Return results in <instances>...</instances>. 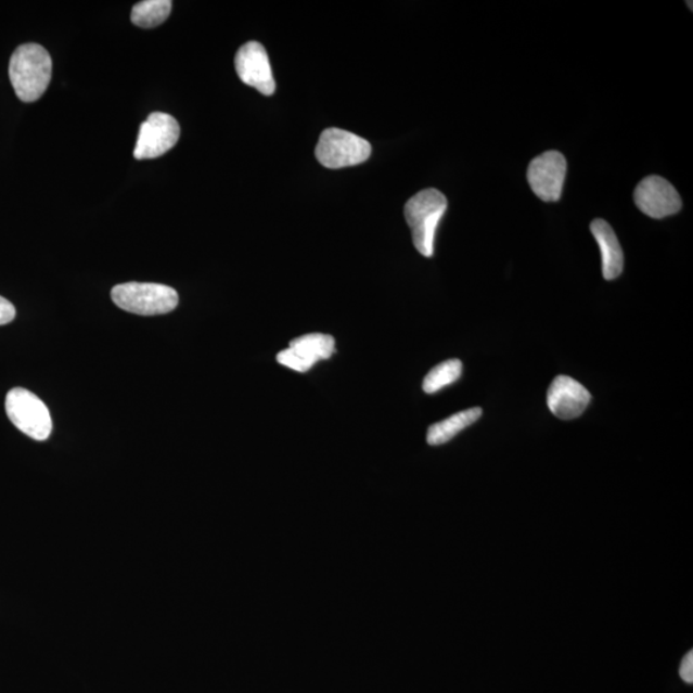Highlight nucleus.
<instances>
[{
    "mask_svg": "<svg viewBox=\"0 0 693 693\" xmlns=\"http://www.w3.org/2000/svg\"><path fill=\"white\" fill-rule=\"evenodd\" d=\"M335 352V341L328 334H306L291 342L290 348L277 357L280 365L306 373L315 363L331 359Z\"/></svg>",
    "mask_w": 693,
    "mask_h": 693,
    "instance_id": "1a4fd4ad",
    "label": "nucleus"
},
{
    "mask_svg": "<svg viewBox=\"0 0 693 693\" xmlns=\"http://www.w3.org/2000/svg\"><path fill=\"white\" fill-rule=\"evenodd\" d=\"M16 318V308L9 299L0 297V325L10 324Z\"/></svg>",
    "mask_w": 693,
    "mask_h": 693,
    "instance_id": "dca6fc26",
    "label": "nucleus"
},
{
    "mask_svg": "<svg viewBox=\"0 0 693 693\" xmlns=\"http://www.w3.org/2000/svg\"><path fill=\"white\" fill-rule=\"evenodd\" d=\"M591 233L601 251L602 274L606 280L619 278L625 268V255L611 223L602 219L593 220Z\"/></svg>",
    "mask_w": 693,
    "mask_h": 693,
    "instance_id": "f8f14e48",
    "label": "nucleus"
},
{
    "mask_svg": "<svg viewBox=\"0 0 693 693\" xmlns=\"http://www.w3.org/2000/svg\"><path fill=\"white\" fill-rule=\"evenodd\" d=\"M462 374V362L460 360H447L433 368L423 382L425 394L434 395L438 390L448 387L460 380Z\"/></svg>",
    "mask_w": 693,
    "mask_h": 693,
    "instance_id": "2eb2a0df",
    "label": "nucleus"
},
{
    "mask_svg": "<svg viewBox=\"0 0 693 693\" xmlns=\"http://www.w3.org/2000/svg\"><path fill=\"white\" fill-rule=\"evenodd\" d=\"M235 69L240 79L264 95L275 93V80L265 48L257 41H249L235 55Z\"/></svg>",
    "mask_w": 693,
    "mask_h": 693,
    "instance_id": "9d476101",
    "label": "nucleus"
},
{
    "mask_svg": "<svg viewBox=\"0 0 693 693\" xmlns=\"http://www.w3.org/2000/svg\"><path fill=\"white\" fill-rule=\"evenodd\" d=\"M5 412L13 425L35 440H47L53 424L47 405L30 390L13 388L5 398Z\"/></svg>",
    "mask_w": 693,
    "mask_h": 693,
    "instance_id": "20e7f679",
    "label": "nucleus"
},
{
    "mask_svg": "<svg viewBox=\"0 0 693 693\" xmlns=\"http://www.w3.org/2000/svg\"><path fill=\"white\" fill-rule=\"evenodd\" d=\"M447 209V198L437 189H424L405 206V217L412 231V241L420 255L432 257L434 236Z\"/></svg>",
    "mask_w": 693,
    "mask_h": 693,
    "instance_id": "f03ea898",
    "label": "nucleus"
},
{
    "mask_svg": "<svg viewBox=\"0 0 693 693\" xmlns=\"http://www.w3.org/2000/svg\"><path fill=\"white\" fill-rule=\"evenodd\" d=\"M591 402V394L582 384L568 375H559L548 392L549 409L562 420L577 419Z\"/></svg>",
    "mask_w": 693,
    "mask_h": 693,
    "instance_id": "9b49d317",
    "label": "nucleus"
},
{
    "mask_svg": "<svg viewBox=\"0 0 693 693\" xmlns=\"http://www.w3.org/2000/svg\"><path fill=\"white\" fill-rule=\"evenodd\" d=\"M483 411L479 408H473L458 412L450 418L429 426L426 440L431 446H440L458 436V434L471 426L482 416Z\"/></svg>",
    "mask_w": 693,
    "mask_h": 693,
    "instance_id": "ddd939ff",
    "label": "nucleus"
},
{
    "mask_svg": "<svg viewBox=\"0 0 693 693\" xmlns=\"http://www.w3.org/2000/svg\"><path fill=\"white\" fill-rule=\"evenodd\" d=\"M566 158L562 152L549 151L531 161L527 179L531 191L543 202L562 198L566 178Z\"/></svg>",
    "mask_w": 693,
    "mask_h": 693,
    "instance_id": "0eeeda50",
    "label": "nucleus"
},
{
    "mask_svg": "<svg viewBox=\"0 0 693 693\" xmlns=\"http://www.w3.org/2000/svg\"><path fill=\"white\" fill-rule=\"evenodd\" d=\"M180 138L177 120L164 112H153L140 126L134 157L153 159L174 149Z\"/></svg>",
    "mask_w": 693,
    "mask_h": 693,
    "instance_id": "423d86ee",
    "label": "nucleus"
},
{
    "mask_svg": "<svg viewBox=\"0 0 693 693\" xmlns=\"http://www.w3.org/2000/svg\"><path fill=\"white\" fill-rule=\"evenodd\" d=\"M171 10L170 0H144L132 9L131 23L143 29H153L169 18Z\"/></svg>",
    "mask_w": 693,
    "mask_h": 693,
    "instance_id": "4468645a",
    "label": "nucleus"
},
{
    "mask_svg": "<svg viewBox=\"0 0 693 693\" xmlns=\"http://www.w3.org/2000/svg\"><path fill=\"white\" fill-rule=\"evenodd\" d=\"M52 59L39 44L20 46L10 61V80L21 101L40 100L52 79Z\"/></svg>",
    "mask_w": 693,
    "mask_h": 693,
    "instance_id": "f257e3e1",
    "label": "nucleus"
},
{
    "mask_svg": "<svg viewBox=\"0 0 693 693\" xmlns=\"http://www.w3.org/2000/svg\"><path fill=\"white\" fill-rule=\"evenodd\" d=\"M319 163L328 169H343L365 163L371 154L367 139L342 129H326L315 150Z\"/></svg>",
    "mask_w": 693,
    "mask_h": 693,
    "instance_id": "39448f33",
    "label": "nucleus"
},
{
    "mask_svg": "<svg viewBox=\"0 0 693 693\" xmlns=\"http://www.w3.org/2000/svg\"><path fill=\"white\" fill-rule=\"evenodd\" d=\"M634 203L640 211L653 217L664 219L681 211L682 200L676 188L662 177H647L637 185Z\"/></svg>",
    "mask_w": 693,
    "mask_h": 693,
    "instance_id": "6e6552de",
    "label": "nucleus"
},
{
    "mask_svg": "<svg viewBox=\"0 0 693 693\" xmlns=\"http://www.w3.org/2000/svg\"><path fill=\"white\" fill-rule=\"evenodd\" d=\"M111 297L117 307L142 317L169 313L179 304L177 291L156 283L132 282L116 285L111 292Z\"/></svg>",
    "mask_w": 693,
    "mask_h": 693,
    "instance_id": "7ed1b4c3",
    "label": "nucleus"
},
{
    "mask_svg": "<svg viewBox=\"0 0 693 693\" xmlns=\"http://www.w3.org/2000/svg\"><path fill=\"white\" fill-rule=\"evenodd\" d=\"M679 675L685 683H693V653L690 651L688 655L684 656V659L681 664V669H679Z\"/></svg>",
    "mask_w": 693,
    "mask_h": 693,
    "instance_id": "f3484780",
    "label": "nucleus"
}]
</instances>
